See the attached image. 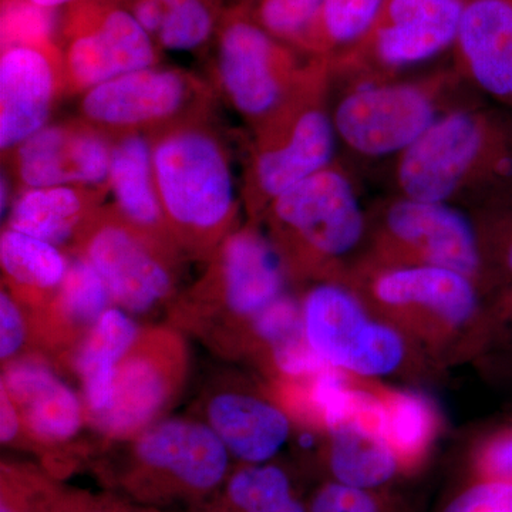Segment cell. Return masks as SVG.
<instances>
[{"instance_id": "9a60e30c", "label": "cell", "mask_w": 512, "mask_h": 512, "mask_svg": "<svg viewBox=\"0 0 512 512\" xmlns=\"http://www.w3.org/2000/svg\"><path fill=\"white\" fill-rule=\"evenodd\" d=\"M353 289L363 299L397 318L429 320L443 330L466 328L480 311L474 279L433 265H359Z\"/></svg>"}, {"instance_id": "d590c367", "label": "cell", "mask_w": 512, "mask_h": 512, "mask_svg": "<svg viewBox=\"0 0 512 512\" xmlns=\"http://www.w3.org/2000/svg\"><path fill=\"white\" fill-rule=\"evenodd\" d=\"M309 512H382L372 491L332 481L313 497Z\"/></svg>"}, {"instance_id": "d6a6232c", "label": "cell", "mask_w": 512, "mask_h": 512, "mask_svg": "<svg viewBox=\"0 0 512 512\" xmlns=\"http://www.w3.org/2000/svg\"><path fill=\"white\" fill-rule=\"evenodd\" d=\"M473 218L488 268L512 278V194L476 208Z\"/></svg>"}, {"instance_id": "ffe728a7", "label": "cell", "mask_w": 512, "mask_h": 512, "mask_svg": "<svg viewBox=\"0 0 512 512\" xmlns=\"http://www.w3.org/2000/svg\"><path fill=\"white\" fill-rule=\"evenodd\" d=\"M2 387L18 407L22 430L33 443L62 446L82 429L86 419L82 403L40 357H20L6 363Z\"/></svg>"}, {"instance_id": "d4e9b609", "label": "cell", "mask_w": 512, "mask_h": 512, "mask_svg": "<svg viewBox=\"0 0 512 512\" xmlns=\"http://www.w3.org/2000/svg\"><path fill=\"white\" fill-rule=\"evenodd\" d=\"M3 288L35 315L45 311L66 275L69 256L49 242L8 227L0 235Z\"/></svg>"}, {"instance_id": "60d3db41", "label": "cell", "mask_w": 512, "mask_h": 512, "mask_svg": "<svg viewBox=\"0 0 512 512\" xmlns=\"http://www.w3.org/2000/svg\"><path fill=\"white\" fill-rule=\"evenodd\" d=\"M80 512H109V511L101 510V508H99V510H97V508H89V510L80 511Z\"/></svg>"}, {"instance_id": "30bf717a", "label": "cell", "mask_w": 512, "mask_h": 512, "mask_svg": "<svg viewBox=\"0 0 512 512\" xmlns=\"http://www.w3.org/2000/svg\"><path fill=\"white\" fill-rule=\"evenodd\" d=\"M64 97L160 63V46L121 0H79L60 29Z\"/></svg>"}, {"instance_id": "9c48e42d", "label": "cell", "mask_w": 512, "mask_h": 512, "mask_svg": "<svg viewBox=\"0 0 512 512\" xmlns=\"http://www.w3.org/2000/svg\"><path fill=\"white\" fill-rule=\"evenodd\" d=\"M370 242L365 264L441 266L478 285L488 272L476 221L454 205L397 195L377 215Z\"/></svg>"}, {"instance_id": "4316f807", "label": "cell", "mask_w": 512, "mask_h": 512, "mask_svg": "<svg viewBox=\"0 0 512 512\" xmlns=\"http://www.w3.org/2000/svg\"><path fill=\"white\" fill-rule=\"evenodd\" d=\"M138 333L131 315L123 309L109 308L80 343L76 367L89 419L109 407L117 367L136 342Z\"/></svg>"}, {"instance_id": "836d02e7", "label": "cell", "mask_w": 512, "mask_h": 512, "mask_svg": "<svg viewBox=\"0 0 512 512\" xmlns=\"http://www.w3.org/2000/svg\"><path fill=\"white\" fill-rule=\"evenodd\" d=\"M443 512H512V484L483 480L458 494Z\"/></svg>"}, {"instance_id": "e575fe53", "label": "cell", "mask_w": 512, "mask_h": 512, "mask_svg": "<svg viewBox=\"0 0 512 512\" xmlns=\"http://www.w3.org/2000/svg\"><path fill=\"white\" fill-rule=\"evenodd\" d=\"M28 339L26 309L3 288L0 293V357L3 365L16 359Z\"/></svg>"}, {"instance_id": "2e32d148", "label": "cell", "mask_w": 512, "mask_h": 512, "mask_svg": "<svg viewBox=\"0 0 512 512\" xmlns=\"http://www.w3.org/2000/svg\"><path fill=\"white\" fill-rule=\"evenodd\" d=\"M113 140L77 119L47 124L2 156L16 194L33 188H109Z\"/></svg>"}, {"instance_id": "5b68a950", "label": "cell", "mask_w": 512, "mask_h": 512, "mask_svg": "<svg viewBox=\"0 0 512 512\" xmlns=\"http://www.w3.org/2000/svg\"><path fill=\"white\" fill-rule=\"evenodd\" d=\"M460 74L431 73L416 80L352 83L332 110L336 136L359 156L404 153L447 113V94Z\"/></svg>"}, {"instance_id": "f35d334b", "label": "cell", "mask_w": 512, "mask_h": 512, "mask_svg": "<svg viewBox=\"0 0 512 512\" xmlns=\"http://www.w3.org/2000/svg\"><path fill=\"white\" fill-rule=\"evenodd\" d=\"M26 2L36 6V8L50 12V10L69 8V6L74 5V3L79 2V0H26Z\"/></svg>"}, {"instance_id": "e0dca14e", "label": "cell", "mask_w": 512, "mask_h": 512, "mask_svg": "<svg viewBox=\"0 0 512 512\" xmlns=\"http://www.w3.org/2000/svg\"><path fill=\"white\" fill-rule=\"evenodd\" d=\"M229 457L218 434L201 421H157L133 439L140 480L157 481L177 494L202 495L220 487Z\"/></svg>"}, {"instance_id": "1f68e13d", "label": "cell", "mask_w": 512, "mask_h": 512, "mask_svg": "<svg viewBox=\"0 0 512 512\" xmlns=\"http://www.w3.org/2000/svg\"><path fill=\"white\" fill-rule=\"evenodd\" d=\"M245 5L262 28L302 52L322 0H245Z\"/></svg>"}, {"instance_id": "277c9868", "label": "cell", "mask_w": 512, "mask_h": 512, "mask_svg": "<svg viewBox=\"0 0 512 512\" xmlns=\"http://www.w3.org/2000/svg\"><path fill=\"white\" fill-rule=\"evenodd\" d=\"M261 222L289 278L316 282L338 281L369 228L355 184L336 161L276 198Z\"/></svg>"}, {"instance_id": "4dcf8cb0", "label": "cell", "mask_w": 512, "mask_h": 512, "mask_svg": "<svg viewBox=\"0 0 512 512\" xmlns=\"http://www.w3.org/2000/svg\"><path fill=\"white\" fill-rule=\"evenodd\" d=\"M222 15L220 0H185L165 12L157 45L174 52L200 49L217 33Z\"/></svg>"}, {"instance_id": "d6986e66", "label": "cell", "mask_w": 512, "mask_h": 512, "mask_svg": "<svg viewBox=\"0 0 512 512\" xmlns=\"http://www.w3.org/2000/svg\"><path fill=\"white\" fill-rule=\"evenodd\" d=\"M453 52L461 79L512 111V0H466Z\"/></svg>"}, {"instance_id": "6da1fadb", "label": "cell", "mask_w": 512, "mask_h": 512, "mask_svg": "<svg viewBox=\"0 0 512 512\" xmlns=\"http://www.w3.org/2000/svg\"><path fill=\"white\" fill-rule=\"evenodd\" d=\"M397 191L413 200L473 205L512 194V116L488 107H454L404 153Z\"/></svg>"}, {"instance_id": "cb8c5ba5", "label": "cell", "mask_w": 512, "mask_h": 512, "mask_svg": "<svg viewBox=\"0 0 512 512\" xmlns=\"http://www.w3.org/2000/svg\"><path fill=\"white\" fill-rule=\"evenodd\" d=\"M111 140L109 188L114 198L111 205L144 234L178 251L158 198L150 140L141 134Z\"/></svg>"}, {"instance_id": "ac0fdd59", "label": "cell", "mask_w": 512, "mask_h": 512, "mask_svg": "<svg viewBox=\"0 0 512 512\" xmlns=\"http://www.w3.org/2000/svg\"><path fill=\"white\" fill-rule=\"evenodd\" d=\"M64 97L62 57L53 40L2 45L0 150L2 156L49 123Z\"/></svg>"}, {"instance_id": "44dd1931", "label": "cell", "mask_w": 512, "mask_h": 512, "mask_svg": "<svg viewBox=\"0 0 512 512\" xmlns=\"http://www.w3.org/2000/svg\"><path fill=\"white\" fill-rule=\"evenodd\" d=\"M110 188L56 185L20 191L6 227L73 251L106 205Z\"/></svg>"}, {"instance_id": "603a6c76", "label": "cell", "mask_w": 512, "mask_h": 512, "mask_svg": "<svg viewBox=\"0 0 512 512\" xmlns=\"http://www.w3.org/2000/svg\"><path fill=\"white\" fill-rule=\"evenodd\" d=\"M207 419L229 454L247 464L271 460L291 436L288 414L251 394H215L208 402Z\"/></svg>"}, {"instance_id": "8d00e7d4", "label": "cell", "mask_w": 512, "mask_h": 512, "mask_svg": "<svg viewBox=\"0 0 512 512\" xmlns=\"http://www.w3.org/2000/svg\"><path fill=\"white\" fill-rule=\"evenodd\" d=\"M478 468L484 480L512 484V429L494 437L478 457Z\"/></svg>"}, {"instance_id": "ba28073f", "label": "cell", "mask_w": 512, "mask_h": 512, "mask_svg": "<svg viewBox=\"0 0 512 512\" xmlns=\"http://www.w3.org/2000/svg\"><path fill=\"white\" fill-rule=\"evenodd\" d=\"M466 0H384L355 46L330 60L333 80L380 82L456 45Z\"/></svg>"}, {"instance_id": "484cf974", "label": "cell", "mask_w": 512, "mask_h": 512, "mask_svg": "<svg viewBox=\"0 0 512 512\" xmlns=\"http://www.w3.org/2000/svg\"><path fill=\"white\" fill-rule=\"evenodd\" d=\"M111 302L96 268L82 255L70 254L62 286L45 311L36 315L43 339L57 346L83 342Z\"/></svg>"}, {"instance_id": "7a4b0ae2", "label": "cell", "mask_w": 512, "mask_h": 512, "mask_svg": "<svg viewBox=\"0 0 512 512\" xmlns=\"http://www.w3.org/2000/svg\"><path fill=\"white\" fill-rule=\"evenodd\" d=\"M154 181L178 251L207 261L238 229L231 156L211 119L187 121L148 137Z\"/></svg>"}, {"instance_id": "74e56055", "label": "cell", "mask_w": 512, "mask_h": 512, "mask_svg": "<svg viewBox=\"0 0 512 512\" xmlns=\"http://www.w3.org/2000/svg\"><path fill=\"white\" fill-rule=\"evenodd\" d=\"M22 430V419L15 402L10 399L5 387L0 386V440L2 444L13 443Z\"/></svg>"}, {"instance_id": "7c38bea8", "label": "cell", "mask_w": 512, "mask_h": 512, "mask_svg": "<svg viewBox=\"0 0 512 512\" xmlns=\"http://www.w3.org/2000/svg\"><path fill=\"white\" fill-rule=\"evenodd\" d=\"M70 254L86 258L128 315H147L173 298L183 255L124 220L106 204Z\"/></svg>"}, {"instance_id": "52a82bcc", "label": "cell", "mask_w": 512, "mask_h": 512, "mask_svg": "<svg viewBox=\"0 0 512 512\" xmlns=\"http://www.w3.org/2000/svg\"><path fill=\"white\" fill-rule=\"evenodd\" d=\"M217 90L183 69L148 67L93 87L79 117L110 138L153 136L187 121L211 119Z\"/></svg>"}, {"instance_id": "4fadbf2b", "label": "cell", "mask_w": 512, "mask_h": 512, "mask_svg": "<svg viewBox=\"0 0 512 512\" xmlns=\"http://www.w3.org/2000/svg\"><path fill=\"white\" fill-rule=\"evenodd\" d=\"M185 373L187 352L177 332L167 328L140 330L117 367L109 407L90 420L109 439H134L157 423L173 403Z\"/></svg>"}, {"instance_id": "83f0119b", "label": "cell", "mask_w": 512, "mask_h": 512, "mask_svg": "<svg viewBox=\"0 0 512 512\" xmlns=\"http://www.w3.org/2000/svg\"><path fill=\"white\" fill-rule=\"evenodd\" d=\"M384 0H322L302 53L332 57L355 46L379 16Z\"/></svg>"}, {"instance_id": "5bb4252c", "label": "cell", "mask_w": 512, "mask_h": 512, "mask_svg": "<svg viewBox=\"0 0 512 512\" xmlns=\"http://www.w3.org/2000/svg\"><path fill=\"white\" fill-rule=\"evenodd\" d=\"M249 221L221 242L190 296L197 311L247 325L285 295L289 278L268 235Z\"/></svg>"}, {"instance_id": "f546056e", "label": "cell", "mask_w": 512, "mask_h": 512, "mask_svg": "<svg viewBox=\"0 0 512 512\" xmlns=\"http://www.w3.org/2000/svg\"><path fill=\"white\" fill-rule=\"evenodd\" d=\"M237 512H309L293 494L291 480L272 464H248L232 474L225 488Z\"/></svg>"}, {"instance_id": "ab89813d", "label": "cell", "mask_w": 512, "mask_h": 512, "mask_svg": "<svg viewBox=\"0 0 512 512\" xmlns=\"http://www.w3.org/2000/svg\"><path fill=\"white\" fill-rule=\"evenodd\" d=\"M158 2L163 3L165 9L173 8V6L180 5V3L185 2V0H158Z\"/></svg>"}, {"instance_id": "8fae6325", "label": "cell", "mask_w": 512, "mask_h": 512, "mask_svg": "<svg viewBox=\"0 0 512 512\" xmlns=\"http://www.w3.org/2000/svg\"><path fill=\"white\" fill-rule=\"evenodd\" d=\"M303 326L316 355L343 373L360 377L392 375L407 349L393 326L375 319L350 285L320 281L302 301Z\"/></svg>"}, {"instance_id": "8992f818", "label": "cell", "mask_w": 512, "mask_h": 512, "mask_svg": "<svg viewBox=\"0 0 512 512\" xmlns=\"http://www.w3.org/2000/svg\"><path fill=\"white\" fill-rule=\"evenodd\" d=\"M215 35V90L255 130L298 89L313 57L272 36L245 3L224 12Z\"/></svg>"}, {"instance_id": "7402d4cb", "label": "cell", "mask_w": 512, "mask_h": 512, "mask_svg": "<svg viewBox=\"0 0 512 512\" xmlns=\"http://www.w3.org/2000/svg\"><path fill=\"white\" fill-rule=\"evenodd\" d=\"M329 468L335 481L372 491L389 483L402 467L379 424V399L329 429Z\"/></svg>"}, {"instance_id": "f1b7e54d", "label": "cell", "mask_w": 512, "mask_h": 512, "mask_svg": "<svg viewBox=\"0 0 512 512\" xmlns=\"http://www.w3.org/2000/svg\"><path fill=\"white\" fill-rule=\"evenodd\" d=\"M379 424L402 467L423 456L436 419L429 402L414 393H392L379 399Z\"/></svg>"}, {"instance_id": "3957f363", "label": "cell", "mask_w": 512, "mask_h": 512, "mask_svg": "<svg viewBox=\"0 0 512 512\" xmlns=\"http://www.w3.org/2000/svg\"><path fill=\"white\" fill-rule=\"evenodd\" d=\"M332 82L328 57H313L298 89L252 130L241 187L249 221L259 224L276 198L335 163Z\"/></svg>"}]
</instances>
